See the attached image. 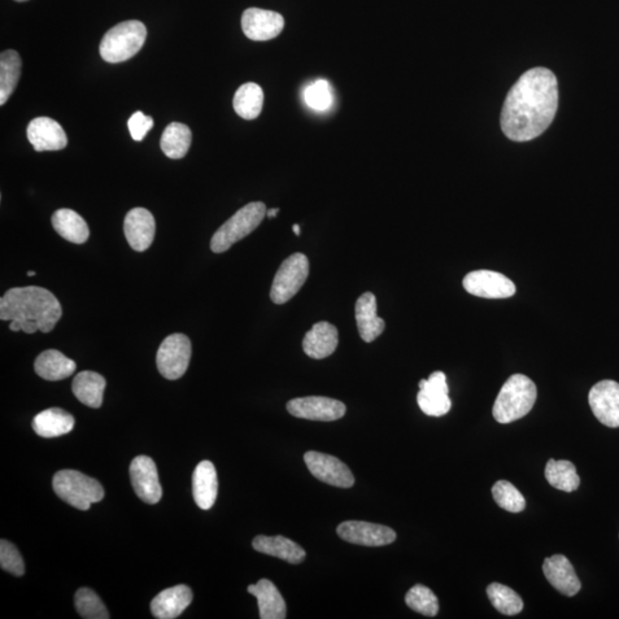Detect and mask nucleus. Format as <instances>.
<instances>
[{
	"mask_svg": "<svg viewBox=\"0 0 619 619\" xmlns=\"http://www.w3.org/2000/svg\"><path fill=\"white\" fill-rule=\"evenodd\" d=\"M52 225L60 237L75 245H83L89 240V226L82 216L72 209L56 211L52 216Z\"/></svg>",
	"mask_w": 619,
	"mask_h": 619,
	"instance_id": "nucleus-28",
	"label": "nucleus"
},
{
	"mask_svg": "<svg viewBox=\"0 0 619 619\" xmlns=\"http://www.w3.org/2000/svg\"><path fill=\"white\" fill-rule=\"evenodd\" d=\"M310 473L329 486L349 489L355 484V477L346 464L337 457L309 451L304 456Z\"/></svg>",
	"mask_w": 619,
	"mask_h": 619,
	"instance_id": "nucleus-10",
	"label": "nucleus"
},
{
	"mask_svg": "<svg viewBox=\"0 0 619 619\" xmlns=\"http://www.w3.org/2000/svg\"><path fill=\"white\" fill-rule=\"evenodd\" d=\"M152 126H154V120L151 116L143 114L142 112L134 113L128 122L131 137L136 142L143 141Z\"/></svg>",
	"mask_w": 619,
	"mask_h": 619,
	"instance_id": "nucleus-40",
	"label": "nucleus"
},
{
	"mask_svg": "<svg viewBox=\"0 0 619 619\" xmlns=\"http://www.w3.org/2000/svg\"><path fill=\"white\" fill-rule=\"evenodd\" d=\"M593 414L609 428L619 427V383L604 380L593 386L588 394Z\"/></svg>",
	"mask_w": 619,
	"mask_h": 619,
	"instance_id": "nucleus-15",
	"label": "nucleus"
},
{
	"mask_svg": "<svg viewBox=\"0 0 619 619\" xmlns=\"http://www.w3.org/2000/svg\"><path fill=\"white\" fill-rule=\"evenodd\" d=\"M405 603L409 608L427 617H435L438 614L439 604L437 596L430 588L416 585L408 592Z\"/></svg>",
	"mask_w": 619,
	"mask_h": 619,
	"instance_id": "nucleus-35",
	"label": "nucleus"
},
{
	"mask_svg": "<svg viewBox=\"0 0 619 619\" xmlns=\"http://www.w3.org/2000/svg\"><path fill=\"white\" fill-rule=\"evenodd\" d=\"M304 98L310 107L316 111H326L333 103L329 83L324 80L313 83L305 90Z\"/></svg>",
	"mask_w": 619,
	"mask_h": 619,
	"instance_id": "nucleus-38",
	"label": "nucleus"
},
{
	"mask_svg": "<svg viewBox=\"0 0 619 619\" xmlns=\"http://www.w3.org/2000/svg\"><path fill=\"white\" fill-rule=\"evenodd\" d=\"M248 592L259 601L261 619H285L287 607L280 592L269 579H260L256 585L248 586Z\"/></svg>",
	"mask_w": 619,
	"mask_h": 619,
	"instance_id": "nucleus-25",
	"label": "nucleus"
},
{
	"mask_svg": "<svg viewBox=\"0 0 619 619\" xmlns=\"http://www.w3.org/2000/svg\"><path fill=\"white\" fill-rule=\"evenodd\" d=\"M263 90L256 83H246L239 87L233 98L235 113L245 120H255L263 109Z\"/></svg>",
	"mask_w": 619,
	"mask_h": 619,
	"instance_id": "nucleus-32",
	"label": "nucleus"
},
{
	"mask_svg": "<svg viewBox=\"0 0 619 619\" xmlns=\"http://www.w3.org/2000/svg\"><path fill=\"white\" fill-rule=\"evenodd\" d=\"M22 60L15 50H7L0 54V106L10 99L20 81Z\"/></svg>",
	"mask_w": 619,
	"mask_h": 619,
	"instance_id": "nucleus-30",
	"label": "nucleus"
},
{
	"mask_svg": "<svg viewBox=\"0 0 619 619\" xmlns=\"http://www.w3.org/2000/svg\"><path fill=\"white\" fill-rule=\"evenodd\" d=\"M308 257L300 252L290 255L282 261L273 279L270 298L276 304H285L302 289L309 277Z\"/></svg>",
	"mask_w": 619,
	"mask_h": 619,
	"instance_id": "nucleus-7",
	"label": "nucleus"
},
{
	"mask_svg": "<svg viewBox=\"0 0 619 619\" xmlns=\"http://www.w3.org/2000/svg\"><path fill=\"white\" fill-rule=\"evenodd\" d=\"M27 137L36 152L61 151L68 145L63 126L50 117H37L30 122Z\"/></svg>",
	"mask_w": 619,
	"mask_h": 619,
	"instance_id": "nucleus-18",
	"label": "nucleus"
},
{
	"mask_svg": "<svg viewBox=\"0 0 619 619\" xmlns=\"http://www.w3.org/2000/svg\"><path fill=\"white\" fill-rule=\"evenodd\" d=\"M146 37L147 29L142 22H121L104 34L100 43V55L109 64L124 63L142 50Z\"/></svg>",
	"mask_w": 619,
	"mask_h": 619,
	"instance_id": "nucleus-4",
	"label": "nucleus"
},
{
	"mask_svg": "<svg viewBox=\"0 0 619 619\" xmlns=\"http://www.w3.org/2000/svg\"><path fill=\"white\" fill-rule=\"evenodd\" d=\"M545 577L555 590L565 596H575L581 591L582 584L571 562L565 555H556L545 560Z\"/></svg>",
	"mask_w": 619,
	"mask_h": 619,
	"instance_id": "nucleus-19",
	"label": "nucleus"
},
{
	"mask_svg": "<svg viewBox=\"0 0 619 619\" xmlns=\"http://www.w3.org/2000/svg\"><path fill=\"white\" fill-rule=\"evenodd\" d=\"M156 224L154 216L145 208H133L126 213L124 234L133 251H145L154 241Z\"/></svg>",
	"mask_w": 619,
	"mask_h": 619,
	"instance_id": "nucleus-17",
	"label": "nucleus"
},
{
	"mask_svg": "<svg viewBox=\"0 0 619 619\" xmlns=\"http://www.w3.org/2000/svg\"><path fill=\"white\" fill-rule=\"evenodd\" d=\"M293 231H294V233H295L296 235H300V226H299L298 224H295V225L293 226Z\"/></svg>",
	"mask_w": 619,
	"mask_h": 619,
	"instance_id": "nucleus-42",
	"label": "nucleus"
},
{
	"mask_svg": "<svg viewBox=\"0 0 619 619\" xmlns=\"http://www.w3.org/2000/svg\"><path fill=\"white\" fill-rule=\"evenodd\" d=\"M291 416L311 421H337L346 416L347 408L342 402L329 397L310 396L291 399L287 404Z\"/></svg>",
	"mask_w": 619,
	"mask_h": 619,
	"instance_id": "nucleus-11",
	"label": "nucleus"
},
{
	"mask_svg": "<svg viewBox=\"0 0 619 619\" xmlns=\"http://www.w3.org/2000/svg\"><path fill=\"white\" fill-rule=\"evenodd\" d=\"M76 370L75 361L58 350H46L34 360V372L47 381H60L71 377Z\"/></svg>",
	"mask_w": 619,
	"mask_h": 619,
	"instance_id": "nucleus-27",
	"label": "nucleus"
},
{
	"mask_svg": "<svg viewBox=\"0 0 619 619\" xmlns=\"http://www.w3.org/2000/svg\"><path fill=\"white\" fill-rule=\"evenodd\" d=\"M356 321L365 342L375 341L385 331L386 322L378 316L377 298L373 293H365L357 300Z\"/></svg>",
	"mask_w": 619,
	"mask_h": 619,
	"instance_id": "nucleus-22",
	"label": "nucleus"
},
{
	"mask_svg": "<svg viewBox=\"0 0 619 619\" xmlns=\"http://www.w3.org/2000/svg\"><path fill=\"white\" fill-rule=\"evenodd\" d=\"M418 404L421 411L429 417H443L450 412L452 403L448 397L446 374L434 372L428 380L418 383Z\"/></svg>",
	"mask_w": 619,
	"mask_h": 619,
	"instance_id": "nucleus-14",
	"label": "nucleus"
},
{
	"mask_svg": "<svg viewBox=\"0 0 619 619\" xmlns=\"http://www.w3.org/2000/svg\"><path fill=\"white\" fill-rule=\"evenodd\" d=\"M339 346V331L337 327L327 321L313 325L311 330L305 334L303 350L310 359H324L333 355Z\"/></svg>",
	"mask_w": 619,
	"mask_h": 619,
	"instance_id": "nucleus-21",
	"label": "nucleus"
},
{
	"mask_svg": "<svg viewBox=\"0 0 619 619\" xmlns=\"http://www.w3.org/2000/svg\"><path fill=\"white\" fill-rule=\"evenodd\" d=\"M191 356L192 344L186 335H169L161 343L156 356L159 372L168 380H178L189 368Z\"/></svg>",
	"mask_w": 619,
	"mask_h": 619,
	"instance_id": "nucleus-8",
	"label": "nucleus"
},
{
	"mask_svg": "<svg viewBox=\"0 0 619 619\" xmlns=\"http://www.w3.org/2000/svg\"><path fill=\"white\" fill-rule=\"evenodd\" d=\"M241 25L243 33L251 41L267 42L281 34L285 19L277 12L252 7L243 12Z\"/></svg>",
	"mask_w": 619,
	"mask_h": 619,
	"instance_id": "nucleus-16",
	"label": "nucleus"
},
{
	"mask_svg": "<svg viewBox=\"0 0 619 619\" xmlns=\"http://www.w3.org/2000/svg\"><path fill=\"white\" fill-rule=\"evenodd\" d=\"M278 212H279V208H274V209H271V211H269L267 212V216H268L269 218H274V217L277 216V213H278Z\"/></svg>",
	"mask_w": 619,
	"mask_h": 619,
	"instance_id": "nucleus-41",
	"label": "nucleus"
},
{
	"mask_svg": "<svg viewBox=\"0 0 619 619\" xmlns=\"http://www.w3.org/2000/svg\"><path fill=\"white\" fill-rule=\"evenodd\" d=\"M492 495L496 505L509 513H520L525 511L526 499L520 491L508 481H498L492 487Z\"/></svg>",
	"mask_w": 619,
	"mask_h": 619,
	"instance_id": "nucleus-36",
	"label": "nucleus"
},
{
	"mask_svg": "<svg viewBox=\"0 0 619 619\" xmlns=\"http://www.w3.org/2000/svg\"><path fill=\"white\" fill-rule=\"evenodd\" d=\"M15 2L24 3V2H27V0H15Z\"/></svg>",
	"mask_w": 619,
	"mask_h": 619,
	"instance_id": "nucleus-44",
	"label": "nucleus"
},
{
	"mask_svg": "<svg viewBox=\"0 0 619 619\" xmlns=\"http://www.w3.org/2000/svg\"><path fill=\"white\" fill-rule=\"evenodd\" d=\"M486 593L495 608L507 616L520 614L525 607L521 596L511 587L505 586L503 584H490L486 588Z\"/></svg>",
	"mask_w": 619,
	"mask_h": 619,
	"instance_id": "nucleus-34",
	"label": "nucleus"
},
{
	"mask_svg": "<svg viewBox=\"0 0 619 619\" xmlns=\"http://www.w3.org/2000/svg\"><path fill=\"white\" fill-rule=\"evenodd\" d=\"M0 565H2L3 570L15 575L16 577L25 575V564L20 552L17 551L15 545L5 539L0 543Z\"/></svg>",
	"mask_w": 619,
	"mask_h": 619,
	"instance_id": "nucleus-39",
	"label": "nucleus"
},
{
	"mask_svg": "<svg viewBox=\"0 0 619 619\" xmlns=\"http://www.w3.org/2000/svg\"><path fill=\"white\" fill-rule=\"evenodd\" d=\"M130 477L134 491L143 503L155 505L162 498L158 468L150 457H134L130 466Z\"/></svg>",
	"mask_w": 619,
	"mask_h": 619,
	"instance_id": "nucleus-13",
	"label": "nucleus"
},
{
	"mask_svg": "<svg viewBox=\"0 0 619 619\" xmlns=\"http://www.w3.org/2000/svg\"><path fill=\"white\" fill-rule=\"evenodd\" d=\"M192 143V131L189 126L177 123H170L163 131L161 137V150L169 159L180 160L185 158L190 151Z\"/></svg>",
	"mask_w": 619,
	"mask_h": 619,
	"instance_id": "nucleus-31",
	"label": "nucleus"
},
{
	"mask_svg": "<svg viewBox=\"0 0 619 619\" xmlns=\"http://www.w3.org/2000/svg\"><path fill=\"white\" fill-rule=\"evenodd\" d=\"M63 317V308L50 290L28 286L8 290L0 300V319L10 320L12 331L50 333Z\"/></svg>",
	"mask_w": 619,
	"mask_h": 619,
	"instance_id": "nucleus-2",
	"label": "nucleus"
},
{
	"mask_svg": "<svg viewBox=\"0 0 619 619\" xmlns=\"http://www.w3.org/2000/svg\"><path fill=\"white\" fill-rule=\"evenodd\" d=\"M559 104L555 74L534 68L518 78L505 100L501 129L514 142H529L547 130Z\"/></svg>",
	"mask_w": 619,
	"mask_h": 619,
	"instance_id": "nucleus-1",
	"label": "nucleus"
},
{
	"mask_svg": "<svg viewBox=\"0 0 619 619\" xmlns=\"http://www.w3.org/2000/svg\"><path fill=\"white\" fill-rule=\"evenodd\" d=\"M75 605L78 614L85 619H108L109 614L102 599L90 588L76 592Z\"/></svg>",
	"mask_w": 619,
	"mask_h": 619,
	"instance_id": "nucleus-37",
	"label": "nucleus"
},
{
	"mask_svg": "<svg viewBox=\"0 0 619 619\" xmlns=\"http://www.w3.org/2000/svg\"><path fill=\"white\" fill-rule=\"evenodd\" d=\"M54 490L64 503L80 511H87L104 496L103 487L97 479L72 469L60 470L54 475Z\"/></svg>",
	"mask_w": 619,
	"mask_h": 619,
	"instance_id": "nucleus-5",
	"label": "nucleus"
},
{
	"mask_svg": "<svg viewBox=\"0 0 619 619\" xmlns=\"http://www.w3.org/2000/svg\"><path fill=\"white\" fill-rule=\"evenodd\" d=\"M193 600V593L189 586L177 585L167 588L152 601V616L159 619L180 617Z\"/></svg>",
	"mask_w": 619,
	"mask_h": 619,
	"instance_id": "nucleus-20",
	"label": "nucleus"
},
{
	"mask_svg": "<svg viewBox=\"0 0 619 619\" xmlns=\"http://www.w3.org/2000/svg\"><path fill=\"white\" fill-rule=\"evenodd\" d=\"M192 486L196 505L203 511L211 509L218 494L217 472L212 462L204 460L196 466Z\"/></svg>",
	"mask_w": 619,
	"mask_h": 619,
	"instance_id": "nucleus-23",
	"label": "nucleus"
},
{
	"mask_svg": "<svg viewBox=\"0 0 619 619\" xmlns=\"http://www.w3.org/2000/svg\"><path fill=\"white\" fill-rule=\"evenodd\" d=\"M75 418L61 408H49L38 413L33 420L34 433L43 438L59 437L74 429Z\"/></svg>",
	"mask_w": 619,
	"mask_h": 619,
	"instance_id": "nucleus-26",
	"label": "nucleus"
},
{
	"mask_svg": "<svg viewBox=\"0 0 619 619\" xmlns=\"http://www.w3.org/2000/svg\"><path fill=\"white\" fill-rule=\"evenodd\" d=\"M535 400L537 387L535 382L526 375L514 374L501 388L492 414L499 424H511L525 418L533 409Z\"/></svg>",
	"mask_w": 619,
	"mask_h": 619,
	"instance_id": "nucleus-3",
	"label": "nucleus"
},
{
	"mask_svg": "<svg viewBox=\"0 0 619 619\" xmlns=\"http://www.w3.org/2000/svg\"><path fill=\"white\" fill-rule=\"evenodd\" d=\"M339 538L361 546L380 547L396 540V533L389 526L364 521H347L338 526Z\"/></svg>",
	"mask_w": 619,
	"mask_h": 619,
	"instance_id": "nucleus-12",
	"label": "nucleus"
},
{
	"mask_svg": "<svg viewBox=\"0 0 619 619\" xmlns=\"http://www.w3.org/2000/svg\"><path fill=\"white\" fill-rule=\"evenodd\" d=\"M73 392L76 398L86 407L99 408L102 407L106 380L103 375L91 370L78 373L73 381Z\"/></svg>",
	"mask_w": 619,
	"mask_h": 619,
	"instance_id": "nucleus-29",
	"label": "nucleus"
},
{
	"mask_svg": "<svg viewBox=\"0 0 619 619\" xmlns=\"http://www.w3.org/2000/svg\"><path fill=\"white\" fill-rule=\"evenodd\" d=\"M252 547L257 552L278 557V559L289 562L290 565L302 564L307 557V553L300 545L293 540L283 537V535H274V537L257 535L252 540Z\"/></svg>",
	"mask_w": 619,
	"mask_h": 619,
	"instance_id": "nucleus-24",
	"label": "nucleus"
},
{
	"mask_svg": "<svg viewBox=\"0 0 619 619\" xmlns=\"http://www.w3.org/2000/svg\"><path fill=\"white\" fill-rule=\"evenodd\" d=\"M267 206L263 202L248 203L240 209L213 234L211 251L215 254L228 251L234 243L254 232L267 216Z\"/></svg>",
	"mask_w": 619,
	"mask_h": 619,
	"instance_id": "nucleus-6",
	"label": "nucleus"
},
{
	"mask_svg": "<svg viewBox=\"0 0 619 619\" xmlns=\"http://www.w3.org/2000/svg\"><path fill=\"white\" fill-rule=\"evenodd\" d=\"M34 276H36V273H34V271L28 272V277H34Z\"/></svg>",
	"mask_w": 619,
	"mask_h": 619,
	"instance_id": "nucleus-43",
	"label": "nucleus"
},
{
	"mask_svg": "<svg viewBox=\"0 0 619 619\" xmlns=\"http://www.w3.org/2000/svg\"><path fill=\"white\" fill-rule=\"evenodd\" d=\"M545 477L553 487L565 492L576 491L581 484L576 467L568 460H549L545 469Z\"/></svg>",
	"mask_w": 619,
	"mask_h": 619,
	"instance_id": "nucleus-33",
	"label": "nucleus"
},
{
	"mask_svg": "<svg viewBox=\"0 0 619 619\" xmlns=\"http://www.w3.org/2000/svg\"><path fill=\"white\" fill-rule=\"evenodd\" d=\"M462 285L467 293L483 299H508L516 293V287L511 279L489 270L468 273Z\"/></svg>",
	"mask_w": 619,
	"mask_h": 619,
	"instance_id": "nucleus-9",
	"label": "nucleus"
}]
</instances>
